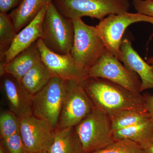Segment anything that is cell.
Here are the masks:
<instances>
[{
    "mask_svg": "<svg viewBox=\"0 0 153 153\" xmlns=\"http://www.w3.org/2000/svg\"><path fill=\"white\" fill-rule=\"evenodd\" d=\"M148 111L126 110L110 117L113 130H118L137 124L152 117Z\"/></svg>",
    "mask_w": 153,
    "mask_h": 153,
    "instance_id": "cell-20",
    "label": "cell"
},
{
    "mask_svg": "<svg viewBox=\"0 0 153 153\" xmlns=\"http://www.w3.org/2000/svg\"><path fill=\"white\" fill-rule=\"evenodd\" d=\"M147 62L149 64H153V57H151L150 58L148 59Z\"/></svg>",
    "mask_w": 153,
    "mask_h": 153,
    "instance_id": "cell-30",
    "label": "cell"
},
{
    "mask_svg": "<svg viewBox=\"0 0 153 153\" xmlns=\"http://www.w3.org/2000/svg\"><path fill=\"white\" fill-rule=\"evenodd\" d=\"M143 96L146 102L147 110L153 117V95L146 94Z\"/></svg>",
    "mask_w": 153,
    "mask_h": 153,
    "instance_id": "cell-27",
    "label": "cell"
},
{
    "mask_svg": "<svg viewBox=\"0 0 153 153\" xmlns=\"http://www.w3.org/2000/svg\"><path fill=\"white\" fill-rule=\"evenodd\" d=\"M1 78V86L10 110L20 119L33 115V96L25 89L21 81L8 74Z\"/></svg>",
    "mask_w": 153,
    "mask_h": 153,
    "instance_id": "cell-12",
    "label": "cell"
},
{
    "mask_svg": "<svg viewBox=\"0 0 153 153\" xmlns=\"http://www.w3.org/2000/svg\"><path fill=\"white\" fill-rule=\"evenodd\" d=\"M72 20L63 16L52 1L47 7L42 23L41 39L52 52L61 54L71 53L74 39Z\"/></svg>",
    "mask_w": 153,
    "mask_h": 153,
    "instance_id": "cell-3",
    "label": "cell"
},
{
    "mask_svg": "<svg viewBox=\"0 0 153 153\" xmlns=\"http://www.w3.org/2000/svg\"><path fill=\"white\" fill-rule=\"evenodd\" d=\"M55 130L33 115L20 119L19 132L30 152L48 151L54 140Z\"/></svg>",
    "mask_w": 153,
    "mask_h": 153,
    "instance_id": "cell-10",
    "label": "cell"
},
{
    "mask_svg": "<svg viewBox=\"0 0 153 153\" xmlns=\"http://www.w3.org/2000/svg\"><path fill=\"white\" fill-rule=\"evenodd\" d=\"M52 76L49 69L41 61L25 74L21 82L28 93L33 96L47 85Z\"/></svg>",
    "mask_w": 153,
    "mask_h": 153,
    "instance_id": "cell-19",
    "label": "cell"
},
{
    "mask_svg": "<svg viewBox=\"0 0 153 153\" xmlns=\"http://www.w3.org/2000/svg\"><path fill=\"white\" fill-rule=\"evenodd\" d=\"M89 153H145L143 149L130 140H115L98 150Z\"/></svg>",
    "mask_w": 153,
    "mask_h": 153,
    "instance_id": "cell-23",
    "label": "cell"
},
{
    "mask_svg": "<svg viewBox=\"0 0 153 153\" xmlns=\"http://www.w3.org/2000/svg\"><path fill=\"white\" fill-rule=\"evenodd\" d=\"M17 34L9 14L0 13V59L10 49Z\"/></svg>",
    "mask_w": 153,
    "mask_h": 153,
    "instance_id": "cell-21",
    "label": "cell"
},
{
    "mask_svg": "<svg viewBox=\"0 0 153 153\" xmlns=\"http://www.w3.org/2000/svg\"><path fill=\"white\" fill-rule=\"evenodd\" d=\"M72 21L74 34L70 53L78 68L86 72L101 57L106 48L96 27L86 25L81 19Z\"/></svg>",
    "mask_w": 153,
    "mask_h": 153,
    "instance_id": "cell-2",
    "label": "cell"
},
{
    "mask_svg": "<svg viewBox=\"0 0 153 153\" xmlns=\"http://www.w3.org/2000/svg\"><path fill=\"white\" fill-rule=\"evenodd\" d=\"M139 22H149L153 25V18L140 13L126 12L108 15L96 26L105 48L121 61L123 56L120 46L123 34L128 26Z\"/></svg>",
    "mask_w": 153,
    "mask_h": 153,
    "instance_id": "cell-6",
    "label": "cell"
},
{
    "mask_svg": "<svg viewBox=\"0 0 153 153\" xmlns=\"http://www.w3.org/2000/svg\"><path fill=\"white\" fill-rule=\"evenodd\" d=\"M23 0H0V13H7L17 7Z\"/></svg>",
    "mask_w": 153,
    "mask_h": 153,
    "instance_id": "cell-26",
    "label": "cell"
},
{
    "mask_svg": "<svg viewBox=\"0 0 153 153\" xmlns=\"http://www.w3.org/2000/svg\"><path fill=\"white\" fill-rule=\"evenodd\" d=\"M20 119L11 111H3L0 114V137L4 140L19 132Z\"/></svg>",
    "mask_w": 153,
    "mask_h": 153,
    "instance_id": "cell-22",
    "label": "cell"
},
{
    "mask_svg": "<svg viewBox=\"0 0 153 153\" xmlns=\"http://www.w3.org/2000/svg\"><path fill=\"white\" fill-rule=\"evenodd\" d=\"M133 5L137 13L153 18V0H133Z\"/></svg>",
    "mask_w": 153,
    "mask_h": 153,
    "instance_id": "cell-25",
    "label": "cell"
},
{
    "mask_svg": "<svg viewBox=\"0 0 153 153\" xmlns=\"http://www.w3.org/2000/svg\"><path fill=\"white\" fill-rule=\"evenodd\" d=\"M52 0H23L9 14L17 33L35 19L44 6Z\"/></svg>",
    "mask_w": 153,
    "mask_h": 153,
    "instance_id": "cell-17",
    "label": "cell"
},
{
    "mask_svg": "<svg viewBox=\"0 0 153 153\" xmlns=\"http://www.w3.org/2000/svg\"><path fill=\"white\" fill-rule=\"evenodd\" d=\"M115 140H130L144 150L153 144V117L135 125L114 131Z\"/></svg>",
    "mask_w": 153,
    "mask_h": 153,
    "instance_id": "cell-16",
    "label": "cell"
},
{
    "mask_svg": "<svg viewBox=\"0 0 153 153\" xmlns=\"http://www.w3.org/2000/svg\"><path fill=\"white\" fill-rule=\"evenodd\" d=\"M75 127L84 153L98 150L115 140L110 117L95 107Z\"/></svg>",
    "mask_w": 153,
    "mask_h": 153,
    "instance_id": "cell-5",
    "label": "cell"
},
{
    "mask_svg": "<svg viewBox=\"0 0 153 153\" xmlns=\"http://www.w3.org/2000/svg\"><path fill=\"white\" fill-rule=\"evenodd\" d=\"M65 80L52 76L48 83L32 96L33 115L56 128L63 105Z\"/></svg>",
    "mask_w": 153,
    "mask_h": 153,
    "instance_id": "cell-9",
    "label": "cell"
},
{
    "mask_svg": "<svg viewBox=\"0 0 153 153\" xmlns=\"http://www.w3.org/2000/svg\"><path fill=\"white\" fill-rule=\"evenodd\" d=\"M48 5L44 6L36 18L17 33L10 47L0 59V62L5 64L9 63L17 55L41 38L42 23Z\"/></svg>",
    "mask_w": 153,
    "mask_h": 153,
    "instance_id": "cell-13",
    "label": "cell"
},
{
    "mask_svg": "<svg viewBox=\"0 0 153 153\" xmlns=\"http://www.w3.org/2000/svg\"><path fill=\"white\" fill-rule=\"evenodd\" d=\"M48 153H84L75 127L56 128Z\"/></svg>",
    "mask_w": 153,
    "mask_h": 153,
    "instance_id": "cell-18",
    "label": "cell"
},
{
    "mask_svg": "<svg viewBox=\"0 0 153 153\" xmlns=\"http://www.w3.org/2000/svg\"><path fill=\"white\" fill-rule=\"evenodd\" d=\"M41 61L49 69L52 76L64 80L82 82L86 78V72L76 66L71 53L61 55L52 52L44 44L41 38L37 41Z\"/></svg>",
    "mask_w": 153,
    "mask_h": 153,
    "instance_id": "cell-11",
    "label": "cell"
},
{
    "mask_svg": "<svg viewBox=\"0 0 153 153\" xmlns=\"http://www.w3.org/2000/svg\"><path fill=\"white\" fill-rule=\"evenodd\" d=\"M144 150L145 153H153V144Z\"/></svg>",
    "mask_w": 153,
    "mask_h": 153,
    "instance_id": "cell-28",
    "label": "cell"
},
{
    "mask_svg": "<svg viewBox=\"0 0 153 153\" xmlns=\"http://www.w3.org/2000/svg\"><path fill=\"white\" fill-rule=\"evenodd\" d=\"M81 83L96 108L110 117L126 110L148 111L143 95L108 79L88 77Z\"/></svg>",
    "mask_w": 153,
    "mask_h": 153,
    "instance_id": "cell-1",
    "label": "cell"
},
{
    "mask_svg": "<svg viewBox=\"0 0 153 153\" xmlns=\"http://www.w3.org/2000/svg\"><path fill=\"white\" fill-rule=\"evenodd\" d=\"M41 61V53L37 41L6 63V74H10L21 81L25 74Z\"/></svg>",
    "mask_w": 153,
    "mask_h": 153,
    "instance_id": "cell-15",
    "label": "cell"
},
{
    "mask_svg": "<svg viewBox=\"0 0 153 153\" xmlns=\"http://www.w3.org/2000/svg\"><path fill=\"white\" fill-rule=\"evenodd\" d=\"M120 49L122 62L126 67L137 73L141 80V92L153 88V64L150 65L143 60L127 38L123 40Z\"/></svg>",
    "mask_w": 153,
    "mask_h": 153,
    "instance_id": "cell-14",
    "label": "cell"
},
{
    "mask_svg": "<svg viewBox=\"0 0 153 153\" xmlns=\"http://www.w3.org/2000/svg\"><path fill=\"white\" fill-rule=\"evenodd\" d=\"M29 153H48L47 151H39V152H32Z\"/></svg>",
    "mask_w": 153,
    "mask_h": 153,
    "instance_id": "cell-31",
    "label": "cell"
},
{
    "mask_svg": "<svg viewBox=\"0 0 153 153\" xmlns=\"http://www.w3.org/2000/svg\"><path fill=\"white\" fill-rule=\"evenodd\" d=\"M88 77L108 79L134 93H141L142 82L138 75L123 65L106 48L96 63L86 71V78Z\"/></svg>",
    "mask_w": 153,
    "mask_h": 153,
    "instance_id": "cell-8",
    "label": "cell"
},
{
    "mask_svg": "<svg viewBox=\"0 0 153 153\" xmlns=\"http://www.w3.org/2000/svg\"><path fill=\"white\" fill-rule=\"evenodd\" d=\"M94 108L81 82L65 80L63 105L56 128L76 126Z\"/></svg>",
    "mask_w": 153,
    "mask_h": 153,
    "instance_id": "cell-7",
    "label": "cell"
},
{
    "mask_svg": "<svg viewBox=\"0 0 153 153\" xmlns=\"http://www.w3.org/2000/svg\"><path fill=\"white\" fill-rule=\"evenodd\" d=\"M2 145L7 153H29L20 135V132L5 139L1 140Z\"/></svg>",
    "mask_w": 153,
    "mask_h": 153,
    "instance_id": "cell-24",
    "label": "cell"
},
{
    "mask_svg": "<svg viewBox=\"0 0 153 153\" xmlns=\"http://www.w3.org/2000/svg\"><path fill=\"white\" fill-rule=\"evenodd\" d=\"M0 153H7L5 149H4V147L1 144V146H0Z\"/></svg>",
    "mask_w": 153,
    "mask_h": 153,
    "instance_id": "cell-29",
    "label": "cell"
},
{
    "mask_svg": "<svg viewBox=\"0 0 153 153\" xmlns=\"http://www.w3.org/2000/svg\"><path fill=\"white\" fill-rule=\"evenodd\" d=\"M57 10L66 19L83 17L101 20L111 14L128 12L129 0H52Z\"/></svg>",
    "mask_w": 153,
    "mask_h": 153,
    "instance_id": "cell-4",
    "label": "cell"
}]
</instances>
